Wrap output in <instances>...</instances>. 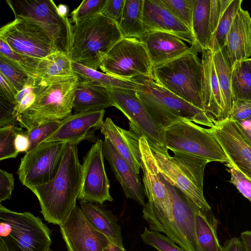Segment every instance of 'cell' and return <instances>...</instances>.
Segmentation results:
<instances>
[{
  "mask_svg": "<svg viewBox=\"0 0 251 251\" xmlns=\"http://www.w3.org/2000/svg\"><path fill=\"white\" fill-rule=\"evenodd\" d=\"M82 174L77 145L67 143L54 178L48 183L30 189L38 200L45 221L59 226L66 221L76 205Z\"/></svg>",
  "mask_w": 251,
  "mask_h": 251,
  "instance_id": "1",
  "label": "cell"
},
{
  "mask_svg": "<svg viewBox=\"0 0 251 251\" xmlns=\"http://www.w3.org/2000/svg\"><path fill=\"white\" fill-rule=\"evenodd\" d=\"M78 78L76 75L36 78L33 103L17 117L19 126L29 130L51 121H62L72 114Z\"/></svg>",
  "mask_w": 251,
  "mask_h": 251,
  "instance_id": "2",
  "label": "cell"
},
{
  "mask_svg": "<svg viewBox=\"0 0 251 251\" xmlns=\"http://www.w3.org/2000/svg\"><path fill=\"white\" fill-rule=\"evenodd\" d=\"M123 38L117 24L99 13L72 25L68 55L72 62L97 70Z\"/></svg>",
  "mask_w": 251,
  "mask_h": 251,
  "instance_id": "3",
  "label": "cell"
},
{
  "mask_svg": "<svg viewBox=\"0 0 251 251\" xmlns=\"http://www.w3.org/2000/svg\"><path fill=\"white\" fill-rule=\"evenodd\" d=\"M163 180L172 200L173 219L167 218L149 201L143 206V218L151 230L163 233L184 251H203L198 242L196 234L195 215L200 208L164 177Z\"/></svg>",
  "mask_w": 251,
  "mask_h": 251,
  "instance_id": "4",
  "label": "cell"
},
{
  "mask_svg": "<svg viewBox=\"0 0 251 251\" xmlns=\"http://www.w3.org/2000/svg\"><path fill=\"white\" fill-rule=\"evenodd\" d=\"M201 52L192 45L185 54L152 68L153 80L171 92L204 111L203 68L197 56Z\"/></svg>",
  "mask_w": 251,
  "mask_h": 251,
  "instance_id": "5",
  "label": "cell"
},
{
  "mask_svg": "<svg viewBox=\"0 0 251 251\" xmlns=\"http://www.w3.org/2000/svg\"><path fill=\"white\" fill-rule=\"evenodd\" d=\"M150 146L164 178L180 190L200 209L211 210L203 191L204 171L210 162L202 158L179 152H173L174 155L172 156L167 149Z\"/></svg>",
  "mask_w": 251,
  "mask_h": 251,
  "instance_id": "6",
  "label": "cell"
},
{
  "mask_svg": "<svg viewBox=\"0 0 251 251\" xmlns=\"http://www.w3.org/2000/svg\"><path fill=\"white\" fill-rule=\"evenodd\" d=\"M132 79L139 84L137 94L142 102L165 129L184 120L210 128L214 126L204 111L177 96L153 79L145 77Z\"/></svg>",
  "mask_w": 251,
  "mask_h": 251,
  "instance_id": "7",
  "label": "cell"
},
{
  "mask_svg": "<svg viewBox=\"0 0 251 251\" xmlns=\"http://www.w3.org/2000/svg\"><path fill=\"white\" fill-rule=\"evenodd\" d=\"M0 238L7 251H46L51 230L29 212H15L0 204Z\"/></svg>",
  "mask_w": 251,
  "mask_h": 251,
  "instance_id": "8",
  "label": "cell"
},
{
  "mask_svg": "<svg viewBox=\"0 0 251 251\" xmlns=\"http://www.w3.org/2000/svg\"><path fill=\"white\" fill-rule=\"evenodd\" d=\"M165 145L173 152L186 153L208 160L229 164L223 147L211 128L184 120L165 129Z\"/></svg>",
  "mask_w": 251,
  "mask_h": 251,
  "instance_id": "9",
  "label": "cell"
},
{
  "mask_svg": "<svg viewBox=\"0 0 251 251\" xmlns=\"http://www.w3.org/2000/svg\"><path fill=\"white\" fill-rule=\"evenodd\" d=\"M0 38L14 51L38 59L63 51L53 35L44 26L25 18H15L2 26Z\"/></svg>",
  "mask_w": 251,
  "mask_h": 251,
  "instance_id": "10",
  "label": "cell"
},
{
  "mask_svg": "<svg viewBox=\"0 0 251 251\" xmlns=\"http://www.w3.org/2000/svg\"><path fill=\"white\" fill-rule=\"evenodd\" d=\"M152 68L145 45L138 39L125 37L110 50L100 67L103 73L126 80L153 79Z\"/></svg>",
  "mask_w": 251,
  "mask_h": 251,
  "instance_id": "11",
  "label": "cell"
},
{
  "mask_svg": "<svg viewBox=\"0 0 251 251\" xmlns=\"http://www.w3.org/2000/svg\"><path fill=\"white\" fill-rule=\"evenodd\" d=\"M66 144L43 142L25 153L17 171L21 183L30 189L53 179L59 169Z\"/></svg>",
  "mask_w": 251,
  "mask_h": 251,
  "instance_id": "12",
  "label": "cell"
},
{
  "mask_svg": "<svg viewBox=\"0 0 251 251\" xmlns=\"http://www.w3.org/2000/svg\"><path fill=\"white\" fill-rule=\"evenodd\" d=\"M15 18L33 21L41 24L54 37L62 50L68 53L72 26L68 17L61 15L51 0H7Z\"/></svg>",
  "mask_w": 251,
  "mask_h": 251,
  "instance_id": "13",
  "label": "cell"
},
{
  "mask_svg": "<svg viewBox=\"0 0 251 251\" xmlns=\"http://www.w3.org/2000/svg\"><path fill=\"white\" fill-rule=\"evenodd\" d=\"M109 89L115 107L128 119L130 130L140 136H144L150 145L167 149L165 128L148 111L137 95V91Z\"/></svg>",
  "mask_w": 251,
  "mask_h": 251,
  "instance_id": "14",
  "label": "cell"
},
{
  "mask_svg": "<svg viewBox=\"0 0 251 251\" xmlns=\"http://www.w3.org/2000/svg\"><path fill=\"white\" fill-rule=\"evenodd\" d=\"M103 141L98 139L83 158L82 181L78 199L80 201L102 205L112 201L110 184L104 164Z\"/></svg>",
  "mask_w": 251,
  "mask_h": 251,
  "instance_id": "15",
  "label": "cell"
},
{
  "mask_svg": "<svg viewBox=\"0 0 251 251\" xmlns=\"http://www.w3.org/2000/svg\"><path fill=\"white\" fill-rule=\"evenodd\" d=\"M59 226L68 251H102L111 243L91 225L77 205Z\"/></svg>",
  "mask_w": 251,
  "mask_h": 251,
  "instance_id": "16",
  "label": "cell"
},
{
  "mask_svg": "<svg viewBox=\"0 0 251 251\" xmlns=\"http://www.w3.org/2000/svg\"><path fill=\"white\" fill-rule=\"evenodd\" d=\"M139 142L145 194L149 202L172 220L174 218L173 204L163 176L158 170L147 139L144 136H140Z\"/></svg>",
  "mask_w": 251,
  "mask_h": 251,
  "instance_id": "17",
  "label": "cell"
},
{
  "mask_svg": "<svg viewBox=\"0 0 251 251\" xmlns=\"http://www.w3.org/2000/svg\"><path fill=\"white\" fill-rule=\"evenodd\" d=\"M210 128L228 158L229 164L251 180V147L235 123L227 119Z\"/></svg>",
  "mask_w": 251,
  "mask_h": 251,
  "instance_id": "18",
  "label": "cell"
},
{
  "mask_svg": "<svg viewBox=\"0 0 251 251\" xmlns=\"http://www.w3.org/2000/svg\"><path fill=\"white\" fill-rule=\"evenodd\" d=\"M105 110L75 113L61 121L58 128L44 142H64L78 145L84 140L94 141V132L103 122Z\"/></svg>",
  "mask_w": 251,
  "mask_h": 251,
  "instance_id": "19",
  "label": "cell"
},
{
  "mask_svg": "<svg viewBox=\"0 0 251 251\" xmlns=\"http://www.w3.org/2000/svg\"><path fill=\"white\" fill-rule=\"evenodd\" d=\"M143 22L149 31L172 33L191 46H197L192 30L175 17L161 0H144Z\"/></svg>",
  "mask_w": 251,
  "mask_h": 251,
  "instance_id": "20",
  "label": "cell"
},
{
  "mask_svg": "<svg viewBox=\"0 0 251 251\" xmlns=\"http://www.w3.org/2000/svg\"><path fill=\"white\" fill-rule=\"evenodd\" d=\"M203 68L202 102L204 111L214 125L228 119L219 85L213 53L209 50L202 52Z\"/></svg>",
  "mask_w": 251,
  "mask_h": 251,
  "instance_id": "21",
  "label": "cell"
},
{
  "mask_svg": "<svg viewBox=\"0 0 251 251\" xmlns=\"http://www.w3.org/2000/svg\"><path fill=\"white\" fill-rule=\"evenodd\" d=\"M102 151L104 157L108 161L126 197L144 206L146 204L145 194L139 176L134 172L127 162L107 138L103 141Z\"/></svg>",
  "mask_w": 251,
  "mask_h": 251,
  "instance_id": "22",
  "label": "cell"
},
{
  "mask_svg": "<svg viewBox=\"0 0 251 251\" xmlns=\"http://www.w3.org/2000/svg\"><path fill=\"white\" fill-rule=\"evenodd\" d=\"M140 40L146 46L152 67L173 60L190 48L176 35L162 31H149Z\"/></svg>",
  "mask_w": 251,
  "mask_h": 251,
  "instance_id": "23",
  "label": "cell"
},
{
  "mask_svg": "<svg viewBox=\"0 0 251 251\" xmlns=\"http://www.w3.org/2000/svg\"><path fill=\"white\" fill-rule=\"evenodd\" d=\"M225 50L231 68L238 61L251 56V17L248 11L240 9L227 35Z\"/></svg>",
  "mask_w": 251,
  "mask_h": 251,
  "instance_id": "24",
  "label": "cell"
},
{
  "mask_svg": "<svg viewBox=\"0 0 251 251\" xmlns=\"http://www.w3.org/2000/svg\"><path fill=\"white\" fill-rule=\"evenodd\" d=\"M100 130L104 138L110 140L134 172L139 176L141 169L140 136L117 126L110 118L103 121Z\"/></svg>",
  "mask_w": 251,
  "mask_h": 251,
  "instance_id": "25",
  "label": "cell"
},
{
  "mask_svg": "<svg viewBox=\"0 0 251 251\" xmlns=\"http://www.w3.org/2000/svg\"><path fill=\"white\" fill-rule=\"evenodd\" d=\"M80 207L84 217L95 229L111 243L124 248L121 228L116 216L101 204L80 201Z\"/></svg>",
  "mask_w": 251,
  "mask_h": 251,
  "instance_id": "26",
  "label": "cell"
},
{
  "mask_svg": "<svg viewBox=\"0 0 251 251\" xmlns=\"http://www.w3.org/2000/svg\"><path fill=\"white\" fill-rule=\"evenodd\" d=\"M115 105L109 88L83 82L78 79L73 101L75 113L104 110Z\"/></svg>",
  "mask_w": 251,
  "mask_h": 251,
  "instance_id": "27",
  "label": "cell"
},
{
  "mask_svg": "<svg viewBox=\"0 0 251 251\" xmlns=\"http://www.w3.org/2000/svg\"><path fill=\"white\" fill-rule=\"evenodd\" d=\"M214 26L215 24L211 13L210 0H195L192 31L196 45L201 52L210 49Z\"/></svg>",
  "mask_w": 251,
  "mask_h": 251,
  "instance_id": "28",
  "label": "cell"
},
{
  "mask_svg": "<svg viewBox=\"0 0 251 251\" xmlns=\"http://www.w3.org/2000/svg\"><path fill=\"white\" fill-rule=\"evenodd\" d=\"M72 68L80 81L109 89L139 90L138 83L133 79L126 80L116 77L73 62Z\"/></svg>",
  "mask_w": 251,
  "mask_h": 251,
  "instance_id": "29",
  "label": "cell"
},
{
  "mask_svg": "<svg viewBox=\"0 0 251 251\" xmlns=\"http://www.w3.org/2000/svg\"><path fill=\"white\" fill-rule=\"evenodd\" d=\"M218 220L210 210L199 209L195 215L196 234L198 242L203 251H222L217 229Z\"/></svg>",
  "mask_w": 251,
  "mask_h": 251,
  "instance_id": "30",
  "label": "cell"
},
{
  "mask_svg": "<svg viewBox=\"0 0 251 251\" xmlns=\"http://www.w3.org/2000/svg\"><path fill=\"white\" fill-rule=\"evenodd\" d=\"M144 0H125L119 28L125 38L139 39L149 31L143 22Z\"/></svg>",
  "mask_w": 251,
  "mask_h": 251,
  "instance_id": "31",
  "label": "cell"
},
{
  "mask_svg": "<svg viewBox=\"0 0 251 251\" xmlns=\"http://www.w3.org/2000/svg\"><path fill=\"white\" fill-rule=\"evenodd\" d=\"M242 0H221L222 12L215 31L212 36L210 49L215 53L225 48L227 35L236 14L241 8Z\"/></svg>",
  "mask_w": 251,
  "mask_h": 251,
  "instance_id": "32",
  "label": "cell"
},
{
  "mask_svg": "<svg viewBox=\"0 0 251 251\" xmlns=\"http://www.w3.org/2000/svg\"><path fill=\"white\" fill-rule=\"evenodd\" d=\"M213 60L226 111L229 119L234 100L231 90V69L227 60L225 48L213 53Z\"/></svg>",
  "mask_w": 251,
  "mask_h": 251,
  "instance_id": "33",
  "label": "cell"
},
{
  "mask_svg": "<svg viewBox=\"0 0 251 251\" xmlns=\"http://www.w3.org/2000/svg\"><path fill=\"white\" fill-rule=\"evenodd\" d=\"M75 75L68 53L59 51L41 59L37 69V78H46Z\"/></svg>",
  "mask_w": 251,
  "mask_h": 251,
  "instance_id": "34",
  "label": "cell"
},
{
  "mask_svg": "<svg viewBox=\"0 0 251 251\" xmlns=\"http://www.w3.org/2000/svg\"><path fill=\"white\" fill-rule=\"evenodd\" d=\"M231 69L234 102L251 100V68L248 59L237 62Z\"/></svg>",
  "mask_w": 251,
  "mask_h": 251,
  "instance_id": "35",
  "label": "cell"
},
{
  "mask_svg": "<svg viewBox=\"0 0 251 251\" xmlns=\"http://www.w3.org/2000/svg\"><path fill=\"white\" fill-rule=\"evenodd\" d=\"M0 73L8 79L19 92L25 87H33L36 79L0 53Z\"/></svg>",
  "mask_w": 251,
  "mask_h": 251,
  "instance_id": "36",
  "label": "cell"
},
{
  "mask_svg": "<svg viewBox=\"0 0 251 251\" xmlns=\"http://www.w3.org/2000/svg\"><path fill=\"white\" fill-rule=\"evenodd\" d=\"M24 130L16 125L0 127V160L16 157L19 152L15 147L17 135Z\"/></svg>",
  "mask_w": 251,
  "mask_h": 251,
  "instance_id": "37",
  "label": "cell"
},
{
  "mask_svg": "<svg viewBox=\"0 0 251 251\" xmlns=\"http://www.w3.org/2000/svg\"><path fill=\"white\" fill-rule=\"evenodd\" d=\"M0 53L6 57L34 77L37 78V69L41 60L17 52L0 38Z\"/></svg>",
  "mask_w": 251,
  "mask_h": 251,
  "instance_id": "38",
  "label": "cell"
},
{
  "mask_svg": "<svg viewBox=\"0 0 251 251\" xmlns=\"http://www.w3.org/2000/svg\"><path fill=\"white\" fill-rule=\"evenodd\" d=\"M161 1L175 17L192 30V18L195 0H161Z\"/></svg>",
  "mask_w": 251,
  "mask_h": 251,
  "instance_id": "39",
  "label": "cell"
},
{
  "mask_svg": "<svg viewBox=\"0 0 251 251\" xmlns=\"http://www.w3.org/2000/svg\"><path fill=\"white\" fill-rule=\"evenodd\" d=\"M61 121H51L42 124L29 129L24 130V134L29 141V152L50 137L59 127Z\"/></svg>",
  "mask_w": 251,
  "mask_h": 251,
  "instance_id": "40",
  "label": "cell"
},
{
  "mask_svg": "<svg viewBox=\"0 0 251 251\" xmlns=\"http://www.w3.org/2000/svg\"><path fill=\"white\" fill-rule=\"evenodd\" d=\"M140 236L145 244L159 251H184L180 247L176 246L171 239L163 235L159 232L149 230L145 227L143 233Z\"/></svg>",
  "mask_w": 251,
  "mask_h": 251,
  "instance_id": "41",
  "label": "cell"
},
{
  "mask_svg": "<svg viewBox=\"0 0 251 251\" xmlns=\"http://www.w3.org/2000/svg\"><path fill=\"white\" fill-rule=\"evenodd\" d=\"M106 0H84L71 13L72 22L75 24L100 13Z\"/></svg>",
  "mask_w": 251,
  "mask_h": 251,
  "instance_id": "42",
  "label": "cell"
},
{
  "mask_svg": "<svg viewBox=\"0 0 251 251\" xmlns=\"http://www.w3.org/2000/svg\"><path fill=\"white\" fill-rule=\"evenodd\" d=\"M230 182L234 184L239 191L251 202V180L237 168L230 164Z\"/></svg>",
  "mask_w": 251,
  "mask_h": 251,
  "instance_id": "43",
  "label": "cell"
},
{
  "mask_svg": "<svg viewBox=\"0 0 251 251\" xmlns=\"http://www.w3.org/2000/svg\"><path fill=\"white\" fill-rule=\"evenodd\" d=\"M33 87H25L19 92L16 98L14 115L17 117L27 110L34 102Z\"/></svg>",
  "mask_w": 251,
  "mask_h": 251,
  "instance_id": "44",
  "label": "cell"
},
{
  "mask_svg": "<svg viewBox=\"0 0 251 251\" xmlns=\"http://www.w3.org/2000/svg\"><path fill=\"white\" fill-rule=\"evenodd\" d=\"M125 3V0H106L100 14L113 20L119 26Z\"/></svg>",
  "mask_w": 251,
  "mask_h": 251,
  "instance_id": "45",
  "label": "cell"
},
{
  "mask_svg": "<svg viewBox=\"0 0 251 251\" xmlns=\"http://www.w3.org/2000/svg\"><path fill=\"white\" fill-rule=\"evenodd\" d=\"M251 118V100L235 101L228 119L234 122H242Z\"/></svg>",
  "mask_w": 251,
  "mask_h": 251,
  "instance_id": "46",
  "label": "cell"
},
{
  "mask_svg": "<svg viewBox=\"0 0 251 251\" xmlns=\"http://www.w3.org/2000/svg\"><path fill=\"white\" fill-rule=\"evenodd\" d=\"M14 105L0 98V127L11 125L19 126L14 115Z\"/></svg>",
  "mask_w": 251,
  "mask_h": 251,
  "instance_id": "47",
  "label": "cell"
},
{
  "mask_svg": "<svg viewBox=\"0 0 251 251\" xmlns=\"http://www.w3.org/2000/svg\"><path fill=\"white\" fill-rule=\"evenodd\" d=\"M14 179L12 174L0 170V202L10 199L14 189Z\"/></svg>",
  "mask_w": 251,
  "mask_h": 251,
  "instance_id": "48",
  "label": "cell"
},
{
  "mask_svg": "<svg viewBox=\"0 0 251 251\" xmlns=\"http://www.w3.org/2000/svg\"><path fill=\"white\" fill-rule=\"evenodd\" d=\"M0 98L15 106L19 91L2 74L0 73Z\"/></svg>",
  "mask_w": 251,
  "mask_h": 251,
  "instance_id": "49",
  "label": "cell"
},
{
  "mask_svg": "<svg viewBox=\"0 0 251 251\" xmlns=\"http://www.w3.org/2000/svg\"><path fill=\"white\" fill-rule=\"evenodd\" d=\"M222 251H247L242 241L234 237L226 240L222 246Z\"/></svg>",
  "mask_w": 251,
  "mask_h": 251,
  "instance_id": "50",
  "label": "cell"
},
{
  "mask_svg": "<svg viewBox=\"0 0 251 251\" xmlns=\"http://www.w3.org/2000/svg\"><path fill=\"white\" fill-rule=\"evenodd\" d=\"M24 131L18 133L15 139V147L18 152H27L29 148V141Z\"/></svg>",
  "mask_w": 251,
  "mask_h": 251,
  "instance_id": "51",
  "label": "cell"
},
{
  "mask_svg": "<svg viewBox=\"0 0 251 251\" xmlns=\"http://www.w3.org/2000/svg\"><path fill=\"white\" fill-rule=\"evenodd\" d=\"M242 135L251 147V125L243 122H234Z\"/></svg>",
  "mask_w": 251,
  "mask_h": 251,
  "instance_id": "52",
  "label": "cell"
},
{
  "mask_svg": "<svg viewBox=\"0 0 251 251\" xmlns=\"http://www.w3.org/2000/svg\"><path fill=\"white\" fill-rule=\"evenodd\" d=\"M241 240L247 251H251V231L246 230L241 233Z\"/></svg>",
  "mask_w": 251,
  "mask_h": 251,
  "instance_id": "53",
  "label": "cell"
},
{
  "mask_svg": "<svg viewBox=\"0 0 251 251\" xmlns=\"http://www.w3.org/2000/svg\"><path fill=\"white\" fill-rule=\"evenodd\" d=\"M102 251H126L124 248H121L112 243H110Z\"/></svg>",
  "mask_w": 251,
  "mask_h": 251,
  "instance_id": "54",
  "label": "cell"
},
{
  "mask_svg": "<svg viewBox=\"0 0 251 251\" xmlns=\"http://www.w3.org/2000/svg\"><path fill=\"white\" fill-rule=\"evenodd\" d=\"M57 7L60 14L64 17H67V6L65 5L60 4L57 6Z\"/></svg>",
  "mask_w": 251,
  "mask_h": 251,
  "instance_id": "55",
  "label": "cell"
},
{
  "mask_svg": "<svg viewBox=\"0 0 251 251\" xmlns=\"http://www.w3.org/2000/svg\"><path fill=\"white\" fill-rule=\"evenodd\" d=\"M0 251H7L4 241L0 238Z\"/></svg>",
  "mask_w": 251,
  "mask_h": 251,
  "instance_id": "56",
  "label": "cell"
},
{
  "mask_svg": "<svg viewBox=\"0 0 251 251\" xmlns=\"http://www.w3.org/2000/svg\"><path fill=\"white\" fill-rule=\"evenodd\" d=\"M242 122H243L247 124H249L250 125H251V118L248 120L242 121Z\"/></svg>",
  "mask_w": 251,
  "mask_h": 251,
  "instance_id": "57",
  "label": "cell"
},
{
  "mask_svg": "<svg viewBox=\"0 0 251 251\" xmlns=\"http://www.w3.org/2000/svg\"><path fill=\"white\" fill-rule=\"evenodd\" d=\"M247 59L251 68V58H249V59Z\"/></svg>",
  "mask_w": 251,
  "mask_h": 251,
  "instance_id": "58",
  "label": "cell"
},
{
  "mask_svg": "<svg viewBox=\"0 0 251 251\" xmlns=\"http://www.w3.org/2000/svg\"><path fill=\"white\" fill-rule=\"evenodd\" d=\"M46 251H54L51 250L50 248H49Z\"/></svg>",
  "mask_w": 251,
  "mask_h": 251,
  "instance_id": "59",
  "label": "cell"
}]
</instances>
